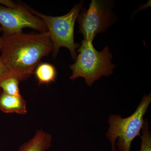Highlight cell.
I'll use <instances>...</instances> for the list:
<instances>
[{"mask_svg": "<svg viewBox=\"0 0 151 151\" xmlns=\"http://www.w3.org/2000/svg\"><path fill=\"white\" fill-rule=\"evenodd\" d=\"M92 40H83L77 51L75 63L69 67L72 71L70 80L83 77L88 86H92L94 81L102 76H109L116 67L111 63L112 54L106 47L100 52L93 46Z\"/></svg>", "mask_w": 151, "mask_h": 151, "instance_id": "obj_2", "label": "cell"}, {"mask_svg": "<svg viewBox=\"0 0 151 151\" xmlns=\"http://www.w3.org/2000/svg\"><path fill=\"white\" fill-rule=\"evenodd\" d=\"M83 2L75 5L70 12L64 15L52 17L44 14L26 4L27 7L33 14L40 18L47 28L53 45V55L55 58L60 48L65 47L69 50L73 60L76 59V49L78 45L74 39V29L76 20L82 9Z\"/></svg>", "mask_w": 151, "mask_h": 151, "instance_id": "obj_4", "label": "cell"}, {"mask_svg": "<svg viewBox=\"0 0 151 151\" xmlns=\"http://www.w3.org/2000/svg\"><path fill=\"white\" fill-rule=\"evenodd\" d=\"M3 31V29L1 27V25H0V32H1Z\"/></svg>", "mask_w": 151, "mask_h": 151, "instance_id": "obj_14", "label": "cell"}, {"mask_svg": "<svg viewBox=\"0 0 151 151\" xmlns=\"http://www.w3.org/2000/svg\"><path fill=\"white\" fill-rule=\"evenodd\" d=\"M34 73L40 84H48L55 81L56 69L50 63H40L36 68Z\"/></svg>", "mask_w": 151, "mask_h": 151, "instance_id": "obj_9", "label": "cell"}, {"mask_svg": "<svg viewBox=\"0 0 151 151\" xmlns=\"http://www.w3.org/2000/svg\"><path fill=\"white\" fill-rule=\"evenodd\" d=\"M51 135L42 130H37L31 139L25 142L18 151H45L52 145Z\"/></svg>", "mask_w": 151, "mask_h": 151, "instance_id": "obj_7", "label": "cell"}, {"mask_svg": "<svg viewBox=\"0 0 151 151\" xmlns=\"http://www.w3.org/2000/svg\"><path fill=\"white\" fill-rule=\"evenodd\" d=\"M111 9L105 1L93 0L89 9L81 10L78 17L79 32L86 40H94L97 34L104 32L111 24Z\"/></svg>", "mask_w": 151, "mask_h": 151, "instance_id": "obj_6", "label": "cell"}, {"mask_svg": "<svg viewBox=\"0 0 151 151\" xmlns=\"http://www.w3.org/2000/svg\"><path fill=\"white\" fill-rule=\"evenodd\" d=\"M141 138L142 145L140 151H151V133L149 131V124L147 120H145Z\"/></svg>", "mask_w": 151, "mask_h": 151, "instance_id": "obj_11", "label": "cell"}, {"mask_svg": "<svg viewBox=\"0 0 151 151\" xmlns=\"http://www.w3.org/2000/svg\"><path fill=\"white\" fill-rule=\"evenodd\" d=\"M19 80L17 77L11 76L3 80L0 83V89L6 94L15 97H20L19 89Z\"/></svg>", "mask_w": 151, "mask_h": 151, "instance_id": "obj_10", "label": "cell"}, {"mask_svg": "<svg viewBox=\"0 0 151 151\" xmlns=\"http://www.w3.org/2000/svg\"><path fill=\"white\" fill-rule=\"evenodd\" d=\"M4 40L3 36H0V50L1 51L4 47Z\"/></svg>", "mask_w": 151, "mask_h": 151, "instance_id": "obj_13", "label": "cell"}, {"mask_svg": "<svg viewBox=\"0 0 151 151\" xmlns=\"http://www.w3.org/2000/svg\"><path fill=\"white\" fill-rule=\"evenodd\" d=\"M0 111L6 113L24 115L27 113L26 102L22 96L15 97L0 92Z\"/></svg>", "mask_w": 151, "mask_h": 151, "instance_id": "obj_8", "label": "cell"}, {"mask_svg": "<svg viewBox=\"0 0 151 151\" xmlns=\"http://www.w3.org/2000/svg\"><path fill=\"white\" fill-rule=\"evenodd\" d=\"M0 25L3 34L12 35L30 28L40 32H47L43 21L33 14L24 3L18 4L16 7L9 8L0 4Z\"/></svg>", "mask_w": 151, "mask_h": 151, "instance_id": "obj_5", "label": "cell"}, {"mask_svg": "<svg viewBox=\"0 0 151 151\" xmlns=\"http://www.w3.org/2000/svg\"><path fill=\"white\" fill-rule=\"evenodd\" d=\"M4 45L0 60L12 76L24 81L34 73L41 60L53 50L49 33L3 34Z\"/></svg>", "mask_w": 151, "mask_h": 151, "instance_id": "obj_1", "label": "cell"}, {"mask_svg": "<svg viewBox=\"0 0 151 151\" xmlns=\"http://www.w3.org/2000/svg\"><path fill=\"white\" fill-rule=\"evenodd\" d=\"M11 76H12L9 71L0 60V83L4 79Z\"/></svg>", "mask_w": 151, "mask_h": 151, "instance_id": "obj_12", "label": "cell"}, {"mask_svg": "<svg viewBox=\"0 0 151 151\" xmlns=\"http://www.w3.org/2000/svg\"><path fill=\"white\" fill-rule=\"evenodd\" d=\"M151 102L150 93L143 96L137 110L129 117L123 119L119 115H110L108 121L110 127L106 135L111 142V151H116L115 142L117 139L116 145L119 151H130L132 141L140 136V131L145 123L144 116Z\"/></svg>", "mask_w": 151, "mask_h": 151, "instance_id": "obj_3", "label": "cell"}]
</instances>
